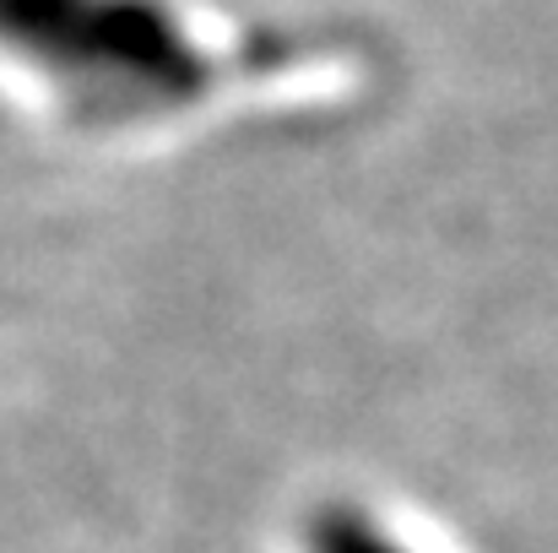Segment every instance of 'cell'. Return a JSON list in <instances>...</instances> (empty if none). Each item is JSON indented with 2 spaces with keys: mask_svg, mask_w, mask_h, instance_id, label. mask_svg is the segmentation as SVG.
<instances>
[{
  "mask_svg": "<svg viewBox=\"0 0 558 553\" xmlns=\"http://www.w3.org/2000/svg\"><path fill=\"white\" fill-rule=\"evenodd\" d=\"M310 543H315V553H401L374 521H364L359 510H320Z\"/></svg>",
  "mask_w": 558,
  "mask_h": 553,
  "instance_id": "1",
  "label": "cell"
}]
</instances>
